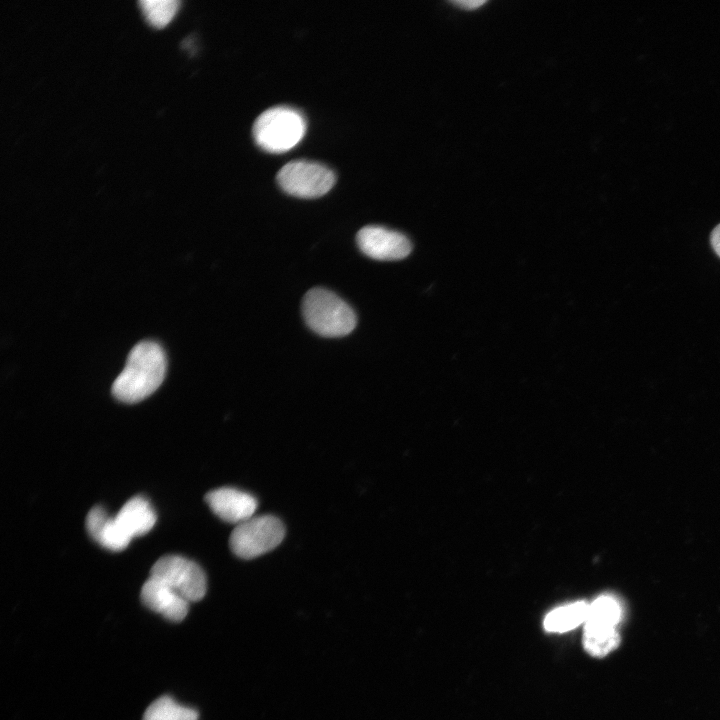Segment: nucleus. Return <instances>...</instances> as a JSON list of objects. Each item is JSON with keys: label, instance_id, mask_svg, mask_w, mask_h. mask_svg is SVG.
Wrapping results in <instances>:
<instances>
[{"label": "nucleus", "instance_id": "12", "mask_svg": "<svg viewBox=\"0 0 720 720\" xmlns=\"http://www.w3.org/2000/svg\"><path fill=\"white\" fill-rule=\"evenodd\" d=\"M621 618L618 601L609 595H602L589 604L584 632H597L616 629Z\"/></svg>", "mask_w": 720, "mask_h": 720}, {"label": "nucleus", "instance_id": "7", "mask_svg": "<svg viewBox=\"0 0 720 720\" xmlns=\"http://www.w3.org/2000/svg\"><path fill=\"white\" fill-rule=\"evenodd\" d=\"M356 241L366 256L380 261L401 260L412 250V245L405 235L377 225L361 228Z\"/></svg>", "mask_w": 720, "mask_h": 720}, {"label": "nucleus", "instance_id": "6", "mask_svg": "<svg viewBox=\"0 0 720 720\" xmlns=\"http://www.w3.org/2000/svg\"><path fill=\"white\" fill-rule=\"evenodd\" d=\"M335 174L327 166L309 160H293L277 174L280 187L288 194L315 198L327 193L335 183Z\"/></svg>", "mask_w": 720, "mask_h": 720}, {"label": "nucleus", "instance_id": "16", "mask_svg": "<svg viewBox=\"0 0 720 720\" xmlns=\"http://www.w3.org/2000/svg\"><path fill=\"white\" fill-rule=\"evenodd\" d=\"M583 647L594 657H603L614 650L620 643L616 629L583 633Z\"/></svg>", "mask_w": 720, "mask_h": 720}, {"label": "nucleus", "instance_id": "10", "mask_svg": "<svg viewBox=\"0 0 720 720\" xmlns=\"http://www.w3.org/2000/svg\"><path fill=\"white\" fill-rule=\"evenodd\" d=\"M86 528L97 543L112 551L125 549L131 541L115 517L109 516L101 506H95L88 512Z\"/></svg>", "mask_w": 720, "mask_h": 720}, {"label": "nucleus", "instance_id": "17", "mask_svg": "<svg viewBox=\"0 0 720 720\" xmlns=\"http://www.w3.org/2000/svg\"><path fill=\"white\" fill-rule=\"evenodd\" d=\"M711 245L716 254L720 257V224L717 225L711 233Z\"/></svg>", "mask_w": 720, "mask_h": 720}, {"label": "nucleus", "instance_id": "18", "mask_svg": "<svg viewBox=\"0 0 720 720\" xmlns=\"http://www.w3.org/2000/svg\"><path fill=\"white\" fill-rule=\"evenodd\" d=\"M454 3L461 7H464V8H475V7H478L482 4H484L485 1H477V0L467 1V0H465V1H455Z\"/></svg>", "mask_w": 720, "mask_h": 720}, {"label": "nucleus", "instance_id": "8", "mask_svg": "<svg viewBox=\"0 0 720 720\" xmlns=\"http://www.w3.org/2000/svg\"><path fill=\"white\" fill-rule=\"evenodd\" d=\"M205 501L220 519L237 525L253 517L258 506L253 495L231 487L208 492Z\"/></svg>", "mask_w": 720, "mask_h": 720}, {"label": "nucleus", "instance_id": "3", "mask_svg": "<svg viewBox=\"0 0 720 720\" xmlns=\"http://www.w3.org/2000/svg\"><path fill=\"white\" fill-rule=\"evenodd\" d=\"M305 131V117L289 106H274L263 111L253 125L258 146L272 153L292 149L302 140Z\"/></svg>", "mask_w": 720, "mask_h": 720}, {"label": "nucleus", "instance_id": "15", "mask_svg": "<svg viewBox=\"0 0 720 720\" xmlns=\"http://www.w3.org/2000/svg\"><path fill=\"white\" fill-rule=\"evenodd\" d=\"M177 0H139L138 4L147 22L157 28L164 27L176 13Z\"/></svg>", "mask_w": 720, "mask_h": 720}, {"label": "nucleus", "instance_id": "11", "mask_svg": "<svg viewBox=\"0 0 720 720\" xmlns=\"http://www.w3.org/2000/svg\"><path fill=\"white\" fill-rule=\"evenodd\" d=\"M114 517L131 539L149 532L157 519L148 500L141 496L129 499Z\"/></svg>", "mask_w": 720, "mask_h": 720}, {"label": "nucleus", "instance_id": "5", "mask_svg": "<svg viewBox=\"0 0 720 720\" xmlns=\"http://www.w3.org/2000/svg\"><path fill=\"white\" fill-rule=\"evenodd\" d=\"M150 577L165 583L188 602L199 601L206 594L207 580L202 568L179 555L159 558L151 568Z\"/></svg>", "mask_w": 720, "mask_h": 720}, {"label": "nucleus", "instance_id": "9", "mask_svg": "<svg viewBox=\"0 0 720 720\" xmlns=\"http://www.w3.org/2000/svg\"><path fill=\"white\" fill-rule=\"evenodd\" d=\"M140 597L146 607L172 622L182 621L188 613L189 602L153 577H149L143 584Z\"/></svg>", "mask_w": 720, "mask_h": 720}, {"label": "nucleus", "instance_id": "2", "mask_svg": "<svg viewBox=\"0 0 720 720\" xmlns=\"http://www.w3.org/2000/svg\"><path fill=\"white\" fill-rule=\"evenodd\" d=\"M302 313L308 327L324 337H342L351 333L357 317L338 295L324 289H310L302 302Z\"/></svg>", "mask_w": 720, "mask_h": 720}, {"label": "nucleus", "instance_id": "14", "mask_svg": "<svg viewBox=\"0 0 720 720\" xmlns=\"http://www.w3.org/2000/svg\"><path fill=\"white\" fill-rule=\"evenodd\" d=\"M143 720H198V712L177 703L170 696H162L148 706Z\"/></svg>", "mask_w": 720, "mask_h": 720}, {"label": "nucleus", "instance_id": "4", "mask_svg": "<svg viewBox=\"0 0 720 720\" xmlns=\"http://www.w3.org/2000/svg\"><path fill=\"white\" fill-rule=\"evenodd\" d=\"M285 528L275 516H253L232 531L229 544L232 552L243 559L261 556L283 540Z\"/></svg>", "mask_w": 720, "mask_h": 720}, {"label": "nucleus", "instance_id": "1", "mask_svg": "<svg viewBox=\"0 0 720 720\" xmlns=\"http://www.w3.org/2000/svg\"><path fill=\"white\" fill-rule=\"evenodd\" d=\"M166 367V356L158 343L142 341L136 344L112 385L114 397L124 403L144 400L162 384Z\"/></svg>", "mask_w": 720, "mask_h": 720}, {"label": "nucleus", "instance_id": "13", "mask_svg": "<svg viewBox=\"0 0 720 720\" xmlns=\"http://www.w3.org/2000/svg\"><path fill=\"white\" fill-rule=\"evenodd\" d=\"M588 609L589 604L584 601L558 607L546 615L543 626L548 632L564 633L570 631L585 623Z\"/></svg>", "mask_w": 720, "mask_h": 720}]
</instances>
